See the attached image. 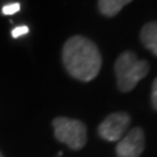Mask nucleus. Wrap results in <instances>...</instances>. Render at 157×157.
<instances>
[{"instance_id":"obj_2","label":"nucleus","mask_w":157,"mask_h":157,"mask_svg":"<svg viewBox=\"0 0 157 157\" xmlns=\"http://www.w3.org/2000/svg\"><path fill=\"white\" fill-rule=\"evenodd\" d=\"M114 70L118 89L121 92H130L141 78L148 75L149 64L148 62L137 58L135 52L124 51L115 60Z\"/></svg>"},{"instance_id":"obj_5","label":"nucleus","mask_w":157,"mask_h":157,"mask_svg":"<svg viewBox=\"0 0 157 157\" xmlns=\"http://www.w3.org/2000/svg\"><path fill=\"white\" fill-rule=\"evenodd\" d=\"M144 131L140 127H134L118 141L117 157H140L144 151Z\"/></svg>"},{"instance_id":"obj_4","label":"nucleus","mask_w":157,"mask_h":157,"mask_svg":"<svg viewBox=\"0 0 157 157\" xmlns=\"http://www.w3.org/2000/svg\"><path fill=\"white\" fill-rule=\"evenodd\" d=\"M131 123L130 115L124 111H118L107 115L98 126V135L106 141H119Z\"/></svg>"},{"instance_id":"obj_9","label":"nucleus","mask_w":157,"mask_h":157,"mask_svg":"<svg viewBox=\"0 0 157 157\" xmlns=\"http://www.w3.org/2000/svg\"><path fill=\"white\" fill-rule=\"evenodd\" d=\"M29 33V28L25 26V25H21V26H16V28H13V30H12V37L13 38H20L21 36H25V34Z\"/></svg>"},{"instance_id":"obj_3","label":"nucleus","mask_w":157,"mask_h":157,"mask_svg":"<svg viewBox=\"0 0 157 157\" xmlns=\"http://www.w3.org/2000/svg\"><path fill=\"white\" fill-rule=\"evenodd\" d=\"M54 135L60 143L73 151H80L86 144V126L81 121L58 117L52 121Z\"/></svg>"},{"instance_id":"obj_8","label":"nucleus","mask_w":157,"mask_h":157,"mask_svg":"<svg viewBox=\"0 0 157 157\" xmlns=\"http://www.w3.org/2000/svg\"><path fill=\"white\" fill-rule=\"evenodd\" d=\"M20 8H21L20 3H9V4L3 6L2 12H3V14H6V16H12V14L17 13L20 11Z\"/></svg>"},{"instance_id":"obj_10","label":"nucleus","mask_w":157,"mask_h":157,"mask_svg":"<svg viewBox=\"0 0 157 157\" xmlns=\"http://www.w3.org/2000/svg\"><path fill=\"white\" fill-rule=\"evenodd\" d=\"M151 100H152V106L157 111V77L155 78L153 84H152V92H151Z\"/></svg>"},{"instance_id":"obj_11","label":"nucleus","mask_w":157,"mask_h":157,"mask_svg":"<svg viewBox=\"0 0 157 157\" xmlns=\"http://www.w3.org/2000/svg\"><path fill=\"white\" fill-rule=\"evenodd\" d=\"M0 157H3V155H2V152H0Z\"/></svg>"},{"instance_id":"obj_6","label":"nucleus","mask_w":157,"mask_h":157,"mask_svg":"<svg viewBox=\"0 0 157 157\" xmlns=\"http://www.w3.org/2000/svg\"><path fill=\"white\" fill-rule=\"evenodd\" d=\"M141 43L157 56V22H148L141 28L140 32Z\"/></svg>"},{"instance_id":"obj_1","label":"nucleus","mask_w":157,"mask_h":157,"mask_svg":"<svg viewBox=\"0 0 157 157\" xmlns=\"http://www.w3.org/2000/svg\"><path fill=\"white\" fill-rule=\"evenodd\" d=\"M63 64L67 72L80 81H92L101 70L102 58L96 43L82 36H73L63 46Z\"/></svg>"},{"instance_id":"obj_7","label":"nucleus","mask_w":157,"mask_h":157,"mask_svg":"<svg viewBox=\"0 0 157 157\" xmlns=\"http://www.w3.org/2000/svg\"><path fill=\"white\" fill-rule=\"evenodd\" d=\"M132 0H98V9L106 17H114Z\"/></svg>"}]
</instances>
